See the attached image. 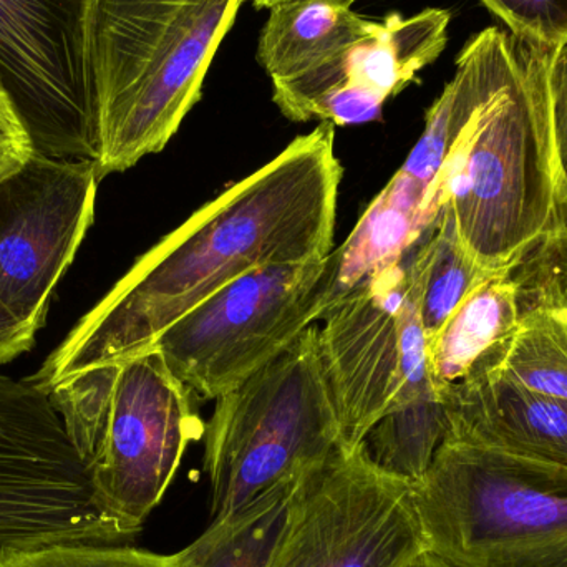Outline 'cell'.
I'll return each mask as SVG.
<instances>
[{"label":"cell","instance_id":"obj_11","mask_svg":"<svg viewBox=\"0 0 567 567\" xmlns=\"http://www.w3.org/2000/svg\"><path fill=\"white\" fill-rule=\"evenodd\" d=\"M426 549L412 486L339 446L297 480L268 567H403Z\"/></svg>","mask_w":567,"mask_h":567},{"label":"cell","instance_id":"obj_2","mask_svg":"<svg viewBox=\"0 0 567 567\" xmlns=\"http://www.w3.org/2000/svg\"><path fill=\"white\" fill-rule=\"evenodd\" d=\"M555 52L518 39L508 80L463 133L436 188L486 271L505 269L567 229L548 93Z\"/></svg>","mask_w":567,"mask_h":567},{"label":"cell","instance_id":"obj_5","mask_svg":"<svg viewBox=\"0 0 567 567\" xmlns=\"http://www.w3.org/2000/svg\"><path fill=\"white\" fill-rule=\"evenodd\" d=\"M412 503L450 565L567 567V468L445 440Z\"/></svg>","mask_w":567,"mask_h":567},{"label":"cell","instance_id":"obj_29","mask_svg":"<svg viewBox=\"0 0 567 567\" xmlns=\"http://www.w3.org/2000/svg\"><path fill=\"white\" fill-rule=\"evenodd\" d=\"M256 9H275V7L281 6V3L292 2V0H249Z\"/></svg>","mask_w":567,"mask_h":567},{"label":"cell","instance_id":"obj_4","mask_svg":"<svg viewBox=\"0 0 567 567\" xmlns=\"http://www.w3.org/2000/svg\"><path fill=\"white\" fill-rule=\"evenodd\" d=\"M47 395L89 466L100 505L142 532L189 443L203 439L192 390L150 347L76 373Z\"/></svg>","mask_w":567,"mask_h":567},{"label":"cell","instance_id":"obj_28","mask_svg":"<svg viewBox=\"0 0 567 567\" xmlns=\"http://www.w3.org/2000/svg\"><path fill=\"white\" fill-rule=\"evenodd\" d=\"M403 567H456V566L450 565L449 561H445V559L440 558V556H436L435 553L425 551V553H422V555L416 556V558H413L412 561L406 563V565Z\"/></svg>","mask_w":567,"mask_h":567},{"label":"cell","instance_id":"obj_3","mask_svg":"<svg viewBox=\"0 0 567 567\" xmlns=\"http://www.w3.org/2000/svg\"><path fill=\"white\" fill-rule=\"evenodd\" d=\"M245 0H99L100 182L162 152L202 100Z\"/></svg>","mask_w":567,"mask_h":567},{"label":"cell","instance_id":"obj_25","mask_svg":"<svg viewBox=\"0 0 567 567\" xmlns=\"http://www.w3.org/2000/svg\"><path fill=\"white\" fill-rule=\"evenodd\" d=\"M32 155L29 130L0 80V182L19 172Z\"/></svg>","mask_w":567,"mask_h":567},{"label":"cell","instance_id":"obj_8","mask_svg":"<svg viewBox=\"0 0 567 567\" xmlns=\"http://www.w3.org/2000/svg\"><path fill=\"white\" fill-rule=\"evenodd\" d=\"M330 292L329 255L262 266L193 307L152 347L193 395L216 400L320 322Z\"/></svg>","mask_w":567,"mask_h":567},{"label":"cell","instance_id":"obj_1","mask_svg":"<svg viewBox=\"0 0 567 567\" xmlns=\"http://www.w3.org/2000/svg\"><path fill=\"white\" fill-rule=\"evenodd\" d=\"M340 179L336 126L323 122L140 256L27 380L49 393L76 373L150 349L179 317L252 269L326 258Z\"/></svg>","mask_w":567,"mask_h":567},{"label":"cell","instance_id":"obj_16","mask_svg":"<svg viewBox=\"0 0 567 567\" xmlns=\"http://www.w3.org/2000/svg\"><path fill=\"white\" fill-rule=\"evenodd\" d=\"M439 213L430 189L399 169L367 206L349 238L329 252V309L367 279L399 265L432 228Z\"/></svg>","mask_w":567,"mask_h":567},{"label":"cell","instance_id":"obj_20","mask_svg":"<svg viewBox=\"0 0 567 567\" xmlns=\"http://www.w3.org/2000/svg\"><path fill=\"white\" fill-rule=\"evenodd\" d=\"M299 476L229 518L212 523L202 538L185 548L186 555L196 567H268L286 528Z\"/></svg>","mask_w":567,"mask_h":567},{"label":"cell","instance_id":"obj_9","mask_svg":"<svg viewBox=\"0 0 567 567\" xmlns=\"http://www.w3.org/2000/svg\"><path fill=\"white\" fill-rule=\"evenodd\" d=\"M96 2L0 0V80L49 158L99 162Z\"/></svg>","mask_w":567,"mask_h":567},{"label":"cell","instance_id":"obj_13","mask_svg":"<svg viewBox=\"0 0 567 567\" xmlns=\"http://www.w3.org/2000/svg\"><path fill=\"white\" fill-rule=\"evenodd\" d=\"M450 20L452 13L436 7L410 17L390 13L369 35L316 69L272 83V102L290 122L317 120L333 126L375 122L383 105L442 55Z\"/></svg>","mask_w":567,"mask_h":567},{"label":"cell","instance_id":"obj_6","mask_svg":"<svg viewBox=\"0 0 567 567\" xmlns=\"http://www.w3.org/2000/svg\"><path fill=\"white\" fill-rule=\"evenodd\" d=\"M215 402L203 432L212 523L229 518L342 446L316 323Z\"/></svg>","mask_w":567,"mask_h":567},{"label":"cell","instance_id":"obj_19","mask_svg":"<svg viewBox=\"0 0 567 567\" xmlns=\"http://www.w3.org/2000/svg\"><path fill=\"white\" fill-rule=\"evenodd\" d=\"M420 287V317L426 342L445 326L486 271L463 245L449 205H443L432 228L413 248Z\"/></svg>","mask_w":567,"mask_h":567},{"label":"cell","instance_id":"obj_22","mask_svg":"<svg viewBox=\"0 0 567 567\" xmlns=\"http://www.w3.org/2000/svg\"><path fill=\"white\" fill-rule=\"evenodd\" d=\"M446 433L449 419L442 396H432L380 419L359 449L377 470L413 486L429 472Z\"/></svg>","mask_w":567,"mask_h":567},{"label":"cell","instance_id":"obj_18","mask_svg":"<svg viewBox=\"0 0 567 567\" xmlns=\"http://www.w3.org/2000/svg\"><path fill=\"white\" fill-rule=\"evenodd\" d=\"M352 6L349 0H292L269 10L256 59L272 83L302 75L369 35L379 20L359 16Z\"/></svg>","mask_w":567,"mask_h":567},{"label":"cell","instance_id":"obj_17","mask_svg":"<svg viewBox=\"0 0 567 567\" xmlns=\"http://www.w3.org/2000/svg\"><path fill=\"white\" fill-rule=\"evenodd\" d=\"M528 312L532 306L508 266L486 276L426 342L436 385L443 389L465 380L512 339Z\"/></svg>","mask_w":567,"mask_h":567},{"label":"cell","instance_id":"obj_26","mask_svg":"<svg viewBox=\"0 0 567 567\" xmlns=\"http://www.w3.org/2000/svg\"><path fill=\"white\" fill-rule=\"evenodd\" d=\"M548 93L556 155L567 192V45L553 53L548 69Z\"/></svg>","mask_w":567,"mask_h":567},{"label":"cell","instance_id":"obj_15","mask_svg":"<svg viewBox=\"0 0 567 567\" xmlns=\"http://www.w3.org/2000/svg\"><path fill=\"white\" fill-rule=\"evenodd\" d=\"M518 55V37L499 27L473 35L456 56L453 79L426 110L425 128L400 172L430 189L436 198L443 169L476 113L505 85Z\"/></svg>","mask_w":567,"mask_h":567},{"label":"cell","instance_id":"obj_24","mask_svg":"<svg viewBox=\"0 0 567 567\" xmlns=\"http://www.w3.org/2000/svg\"><path fill=\"white\" fill-rule=\"evenodd\" d=\"M509 32L546 50L567 45V0H482Z\"/></svg>","mask_w":567,"mask_h":567},{"label":"cell","instance_id":"obj_14","mask_svg":"<svg viewBox=\"0 0 567 567\" xmlns=\"http://www.w3.org/2000/svg\"><path fill=\"white\" fill-rule=\"evenodd\" d=\"M442 400L445 440L567 468V400L529 392L493 369L443 386Z\"/></svg>","mask_w":567,"mask_h":567},{"label":"cell","instance_id":"obj_10","mask_svg":"<svg viewBox=\"0 0 567 567\" xmlns=\"http://www.w3.org/2000/svg\"><path fill=\"white\" fill-rule=\"evenodd\" d=\"M136 535L100 505L49 395L0 372V548Z\"/></svg>","mask_w":567,"mask_h":567},{"label":"cell","instance_id":"obj_30","mask_svg":"<svg viewBox=\"0 0 567 567\" xmlns=\"http://www.w3.org/2000/svg\"><path fill=\"white\" fill-rule=\"evenodd\" d=\"M349 2H350V3H355V2H357V0H349Z\"/></svg>","mask_w":567,"mask_h":567},{"label":"cell","instance_id":"obj_21","mask_svg":"<svg viewBox=\"0 0 567 567\" xmlns=\"http://www.w3.org/2000/svg\"><path fill=\"white\" fill-rule=\"evenodd\" d=\"M478 369L498 370L529 392L567 400V306L526 313L512 339Z\"/></svg>","mask_w":567,"mask_h":567},{"label":"cell","instance_id":"obj_12","mask_svg":"<svg viewBox=\"0 0 567 567\" xmlns=\"http://www.w3.org/2000/svg\"><path fill=\"white\" fill-rule=\"evenodd\" d=\"M96 165L86 159L29 162L0 182V309L37 333L56 284L95 216Z\"/></svg>","mask_w":567,"mask_h":567},{"label":"cell","instance_id":"obj_27","mask_svg":"<svg viewBox=\"0 0 567 567\" xmlns=\"http://www.w3.org/2000/svg\"><path fill=\"white\" fill-rule=\"evenodd\" d=\"M35 336L0 309V367L29 352L35 343Z\"/></svg>","mask_w":567,"mask_h":567},{"label":"cell","instance_id":"obj_7","mask_svg":"<svg viewBox=\"0 0 567 567\" xmlns=\"http://www.w3.org/2000/svg\"><path fill=\"white\" fill-rule=\"evenodd\" d=\"M413 248L322 317L320 355L346 449H357L393 410L442 396L430 370Z\"/></svg>","mask_w":567,"mask_h":567},{"label":"cell","instance_id":"obj_23","mask_svg":"<svg viewBox=\"0 0 567 567\" xmlns=\"http://www.w3.org/2000/svg\"><path fill=\"white\" fill-rule=\"evenodd\" d=\"M0 567H196L185 549L155 555L115 543L59 542L0 548Z\"/></svg>","mask_w":567,"mask_h":567}]
</instances>
